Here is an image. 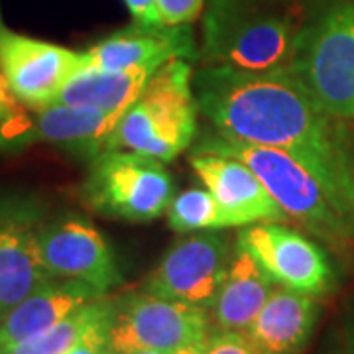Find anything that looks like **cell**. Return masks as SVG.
Returning <instances> with one entry per match:
<instances>
[{
  "instance_id": "cell-32",
  "label": "cell",
  "mask_w": 354,
  "mask_h": 354,
  "mask_svg": "<svg viewBox=\"0 0 354 354\" xmlns=\"http://www.w3.org/2000/svg\"><path fill=\"white\" fill-rule=\"evenodd\" d=\"M0 26H2V20H0Z\"/></svg>"
},
{
  "instance_id": "cell-11",
  "label": "cell",
  "mask_w": 354,
  "mask_h": 354,
  "mask_svg": "<svg viewBox=\"0 0 354 354\" xmlns=\"http://www.w3.org/2000/svg\"><path fill=\"white\" fill-rule=\"evenodd\" d=\"M41 228V207L34 199H0V319L51 279L39 258Z\"/></svg>"
},
{
  "instance_id": "cell-23",
  "label": "cell",
  "mask_w": 354,
  "mask_h": 354,
  "mask_svg": "<svg viewBox=\"0 0 354 354\" xmlns=\"http://www.w3.org/2000/svg\"><path fill=\"white\" fill-rule=\"evenodd\" d=\"M164 26H187L199 18L205 0H156Z\"/></svg>"
},
{
  "instance_id": "cell-14",
  "label": "cell",
  "mask_w": 354,
  "mask_h": 354,
  "mask_svg": "<svg viewBox=\"0 0 354 354\" xmlns=\"http://www.w3.org/2000/svg\"><path fill=\"white\" fill-rule=\"evenodd\" d=\"M197 57L189 26L134 24L114 32L85 51V65L124 71L132 67H162L171 59Z\"/></svg>"
},
{
  "instance_id": "cell-8",
  "label": "cell",
  "mask_w": 354,
  "mask_h": 354,
  "mask_svg": "<svg viewBox=\"0 0 354 354\" xmlns=\"http://www.w3.org/2000/svg\"><path fill=\"white\" fill-rule=\"evenodd\" d=\"M0 67L14 97L28 109L50 106L64 85L85 67V51L16 34L0 26Z\"/></svg>"
},
{
  "instance_id": "cell-1",
  "label": "cell",
  "mask_w": 354,
  "mask_h": 354,
  "mask_svg": "<svg viewBox=\"0 0 354 354\" xmlns=\"http://www.w3.org/2000/svg\"><path fill=\"white\" fill-rule=\"evenodd\" d=\"M193 88L199 111L221 136L290 153L313 174L351 223V140L288 67L241 71L209 65L193 75Z\"/></svg>"
},
{
  "instance_id": "cell-25",
  "label": "cell",
  "mask_w": 354,
  "mask_h": 354,
  "mask_svg": "<svg viewBox=\"0 0 354 354\" xmlns=\"http://www.w3.org/2000/svg\"><path fill=\"white\" fill-rule=\"evenodd\" d=\"M134 22L140 26H164L156 0H124Z\"/></svg>"
},
{
  "instance_id": "cell-12",
  "label": "cell",
  "mask_w": 354,
  "mask_h": 354,
  "mask_svg": "<svg viewBox=\"0 0 354 354\" xmlns=\"http://www.w3.org/2000/svg\"><path fill=\"white\" fill-rule=\"evenodd\" d=\"M39 258L51 278L85 281L102 295L122 281L104 236L81 216H64L44 225Z\"/></svg>"
},
{
  "instance_id": "cell-5",
  "label": "cell",
  "mask_w": 354,
  "mask_h": 354,
  "mask_svg": "<svg viewBox=\"0 0 354 354\" xmlns=\"http://www.w3.org/2000/svg\"><path fill=\"white\" fill-rule=\"evenodd\" d=\"M197 152L225 153L244 162L260 177L281 211L304 223L319 236L335 241L351 232V223L337 211L323 185L290 153L281 152L278 148L225 138L218 132L215 136L203 140Z\"/></svg>"
},
{
  "instance_id": "cell-30",
  "label": "cell",
  "mask_w": 354,
  "mask_h": 354,
  "mask_svg": "<svg viewBox=\"0 0 354 354\" xmlns=\"http://www.w3.org/2000/svg\"><path fill=\"white\" fill-rule=\"evenodd\" d=\"M128 354H174V353H164V351H136V353Z\"/></svg>"
},
{
  "instance_id": "cell-2",
  "label": "cell",
  "mask_w": 354,
  "mask_h": 354,
  "mask_svg": "<svg viewBox=\"0 0 354 354\" xmlns=\"http://www.w3.org/2000/svg\"><path fill=\"white\" fill-rule=\"evenodd\" d=\"M199 104L187 59L164 64L118 120L109 150H130L160 162L185 152L197 134Z\"/></svg>"
},
{
  "instance_id": "cell-26",
  "label": "cell",
  "mask_w": 354,
  "mask_h": 354,
  "mask_svg": "<svg viewBox=\"0 0 354 354\" xmlns=\"http://www.w3.org/2000/svg\"><path fill=\"white\" fill-rule=\"evenodd\" d=\"M20 104H22V102L14 97L12 88L8 85L6 75H4V71H2V67H0V106H4V109L10 111V113H20Z\"/></svg>"
},
{
  "instance_id": "cell-17",
  "label": "cell",
  "mask_w": 354,
  "mask_h": 354,
  "mask_svg": "<svg viewBox=\"0 0 354 354\" xmlns=\"http://www.w3.org/2000/svg\"><path fill=\"white\" fill-rule=\"evenodd\" d=\"M315 319L313 295L279 286L244 333L264 354H291L309 341Z\"/></svg>"
},
{
  "instance_id": "cell-28",
  "label": "cell",
  "mask_w": 354,
  "mask_h": 354,
  "mask_svg": "<svg viewBox=\"0 0 354 354\" xmlns=\"http://www.w3.org/2000/svg\"><path fill=\"white\" fill-rule=\"evenodd\" d=\"M207 339H209V337H207ZM207 339L189 342V344L177 348L174 354H207Z\"/></svg>"
},
{
  "instance_id": "cell-3",
  "label": "cell",
  "mask_w": 354,
  "mask_h": 354,
  "mask_svg": "<svg viewBox=\"0 0 354 354\" xmlns=\"http://www.w3.org/2000/svg\"><path fill=\"white\" fill-rule=\"evenodd\" d=\"M299 32L290 18L246 0H211L203 26V55L209 65L241 71L288 67Z\"/></svg>"
},
{
  "instance_id": "cell-24",
  "label": "cell",
  "mask_w": 354,
  "mask_h": 354,
  "mask_svg": "<svg viewBox=\"0 0 354 354\" xmlns=\"http://www.w3.org/2000/svg\"><path fill=\"white\" fill-rule=\"evenodd\" d=\"M113 317H106L99 321L97 325H93L91 329L71 346V351L67 354H113L109 346V330Z\"/></svg>"
},
{
  "instance_id": "cell-31",
  "label": "cell",
  "mask_w": 354,
  "mask_h": 354,
  "mask_svg": "<svg viewBox=\"0 0 354 354\" xmlns=\"http://www.w3.org/2000/svg\"><path fill=\"white\" fill-rule=\"evenodd\" d=\"M351 148H353V211H354V140H351Z\"/></svg>"
},
{
  "instance_id": "cell-6",
  "label": "cell",
  "mask_w": 354,
  "mask_h": 354,
  "mask_svg": "<svg viewBox=\"0 0 354 354\" xmlns=\"http://www.w3.org/2000/svg\"><path fill=\"white\" fill-rule=\"evenodd\" d=\"M83 191L97 213L132 223L164 215L174 199V183L164 162L130 150L99 153Z\"/></svg>"
},
{
  "instance_id": "cell-19",
  "label": "cell",
  "mask_w": 354,
  "mask_h": 354,
  "mask_svg": "<svg viewBox=\"0 0 354 354\" xmlns=\"http://www.w3.org/2000/svg\"><path fill=\"white\" fill-rule=\"evenodd\" d=\"M158 69L132 67L124 71H106L85 65L65 83L53 104H87L122 116Z\"/></svg>"
},
{
  "instance_id": "cell-20",
  "label": "cell",
  "mask_w": 354,
  "mask_h": 354,
  "mask_svg": "<svg viewBox=\"0 0 354 354\" xmlns=\"http://www.w3.org/2000/svg\"><path fill=\"white\" fill-rule=\"evenodd\" d=\"M118 301L104 299V295L85 304L71 315L62 319L48 330L39 333L28 341L0 346V354H67L93 325L114 315Z\"/></svg>"
},
{
  "instance_id": "cell-16",
  "label": "cell",
  "mask_w": 354,
  "mask_h": 354,
  "mask_svg": "<svg viewBox=\"0 0 354 354\" xmlns=\"http://www.w3.org/2000/svg\"><path fill=\"white\" fill-rule=\"evenodd\" d=\"M30 120V142L41 140L95 160L109 150V140L118 124V114L87 104H50Z\"/></svg>"
},
{
  "instance_id": "cell-21",
  "label": "cell",
  "mask_w": 354,
  "mask_h": 354,
  "mask_svg": "<svg viewBox=\"0 0 354 354\" xmlns=\"http://www.w3.org/2000/svg\"><path fill=\"white\" fill-rule=\"evenodd\" d=\"M167 223L176 232H197V230H218L232 228L234 223L207 189H185L176 195L167 207Z\"/></svg>"
},
{
  "instance_id": "cell-13",
  "label": "cell",
  "mask_w": 354,
  "mask_h": 354,
  "mask_svg": "<svg viewBox=\"0 0 354 354\" xmlns=\"http://www.w3.org/2000/svg\"><path fill=\"white\" fill-rule=\"evenodd\" d=\"M191 167L230 215L234 227L283 223L288 218L260 177L241 160L225 153L197 152L191 158Z\"/></svg>"
},
{
  "instance_id": "cell-9",
  "label": "cell",
  "mask_w": 354,
  "mask_h": 354,
  "mask_svg": "<svg viewBox=\"0 0 354 354\" xmlns=\"http://www.w3.org/2000/svg\"><path fill=\"white\" fill-rule=\"evenodd\" d=\"M228 242L216 234H197L174 244L146 279L144 290L165 299L213 307L230 264Z\"/></svg>"
},
{
  "instance_id": "cell-10",
  "label": "cell",
  "mask_w": 354,
  "mask_h": 354,
  "mask_svg": "<svg viewBox=\"0 0 354 354\" xmlns=\"http://www.w3.org/2000/svg\"><path fill=\"white\" fill-rule=\"evenodd\" d=\"M239 248L246 250L276 283L309 295H321L333 283L327 254L315 242L279 223H256L242 228Z\"/></svg>"
},
{
  "instance_id": "cell-4",
  "label": "cell",
  "mask_w": 354,
  "mask_h": 354,
  "mask_svg": "<svg viewBox=\"0 0 354 354\" xmlns=\"http://www.w3.org/2000/svg\"><path fill=\"white\" fill-rule=\"evenodd\" d=\"M288 71L337 120L354 118V2H335L299 30Z\"/></svg>"
},
{
  "instance_id": "cell-7",
  "label": "cell",
  "mask_w": 354,
  "mask_h": 354,
  "mask_svg": "<svg viewBox=\"0 0 354 354\" xmlns=\"http://www.w3.org/2000/svg\"><path fill=\"white\" fill-rule=\"evenodd\" d=\"M209 337V317L203 307L165 299L153 293H136L116 305L109 346L113 354L177 348Z\"/></svg>"
},
{
  "instance_id": "cell-27",
  "label": "cell",
  "mask_w": 354,
  "mask_h": 354,
  "mask_svg": "<svg viewBox=\"0 0 354 354\" xmlns=\"http://www.w3.org/2000/svg\"><path fill=\"white\" fill-rule=\"evenodd\" d=\"M337 354H354V319L348 323V327L342 335L341 348Z\"/></svg>"
},
{
  "instance_id": "cell-15",
  "label": "cell",
  "mask_w": 354,
  "mask_h": 354,
  "mask_svg": "<svg viewBox=\"0 0 354 354\" xmlns=\"http://www.w3.org/2000/svg\"><path fill=\"white\" fill-rule=\"evenodd\" d=\"M99 297L101 291L85 281L48 279L0 319V346L28 341Z\"/></svg>"
},
{
  "instance_id": "cell-29",
  "label": "cell",
  "mask_w": 354,
  "mask_h": 354,
  "mask_svg": "<svg viewBox=\"0 0 354 354\" xmlns=\"http://www.w3.org/2000/svg\"><path fill=\"white\" fill-rule=\"evenodd\" d=\"M14 114H20V113H10V111H6L4 106H0V132H2V127H4V122L10 118V116H14Z\"/></svg>"
},
{
  "instance_id": "cell-18",
  "label": "cell",
  "mask_w": 354,
  "mask_h": 354,
  "mask_svg": "<svg viewBox=\"0 0 354 354\" xmlns=\"http://www.w3.org/2000/svg\"><path fill=\"white\" fill-rule=\"evenodd\" d=\"M274 279L246 250L232 254L225 281L213 304L218 329L246 330L274 291Z\"/></svg>"
},
{
  "instance_id": "cell-22",
  "label": "cell",
  "mask_w": 354,
  "mask_h": 354,
  "mask_svg": "<svg viewBox=\"0 0 354 354\" xmlns=\"http://www.w3.org/2000/svg\"><path fill=\"white\" fill-rule=\"evenodd\" d=\"M207 354H264L244 330L221 329L209 335Z\"/></svg>"
}]
</instances>
